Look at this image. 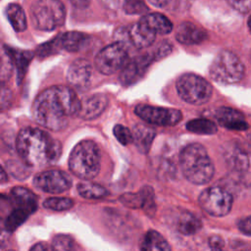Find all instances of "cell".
I'll return each mask as SVG.
<instances>
[{
	"mask_svg": "<svg viewBox=\"0 0 251 251\" xmlns=\"http://www.w3.org/2000/svg\"><path fill=\"white\" fill-rule=\"evenodd\" d=\"M80 100L75 90L68 86H52L37 95L31 112L34 121L50 130L67 127L72 117L76 116Z\"/></svg>",
	"mask_w": 251,
	"mask_h": 251,
	"instance_id": "obj_1",
	"label": "cell"
},
{
	"mask_svg": "<svg viewBox=\"0 0 251 251\" xmlns=\"http://www.w3.org/2000/svg\"><path fill=\"white\" fill-rule=\"evenodd\" d=\"M16 148L22 160L31 167L53 164L62 152L61 143L37 127H25L20 130Z\"/></svg>",
	"mask_w": 251,
	"mask_h": 251,
	"instance_id": "obj_2",
	"label": "cell"
},
{
	"mask_svg": "<svg viewBox=\"0 0 251 251\" xmlns=\"http://www.w3.org/2000/svg\"><path fill=\"white\" fill-rule=\"evenodd\" d=\"M179 165L184 177L193 184L208 183L214 176V164L205 147L199 143H191L182 148Z\"/></svg>",
	"mask_w": 251,
	"mask_h": 251,
	"instance_id": "obj_3",
	"label": "cell"
},
{
	"mask_svg": "<svg viewBox=\"0 0 251 251\" xmlns=\"http://www.w3.org/2000/svg\"><path fill=\"white\" fill-rule=\"evenodd\" d=\"M69 168L75 176L83 180L94 178L101 168V152L98 145L92 140L77 143L70 155Z\"/></svg>",
	"mask_w": 251,
	"mask_h": 251,
	"instance_id": "obj_4",
	"label": "cell"
},
{
	"mask_svg": "<svg viewBox=\"0 0 251 251\" xmlns=\"http://www.w3.org/2000/svg\"><path fill=\"white\" fill-rule=\"evenodd\" d=\"M245 67L239 57L231 51L223 50L214 58L209 68L210 76L217 82L233 84L242 79Z\"/></svg>",
	"mask_w": 251,
	"mask_h": 251,
	"instance_id": "obj_5",
	"label": "cell"
},
{
	"mask_svg": "<svg viewBox=\"0 0 251 251\" xmlns=\"http://www.w3.org/2000/svg\"><path fill=\"white\" fill-rule=\"evenodd\" d=\"M35 28L51 31L61 26L66 19V8L60 0H37L30 10Z\"/></svg>",
	"mask_w": 251,
	"mask_h": 251,
	"instance_id": "obj_6",
	"label": "cell"
},
{
	"mask_svg": "<svg viewBox=\"0 0 251 251\" xmlns=\"http://www.w3.org/2000/svg\"><path fill=\"white\" fill-rule=\"evenodd\" d=\"M176 85L179 97L192 105H203L212 97L213 88L210 82L192 73L181 75L177 78Z\"/></svg>",
	"mask_w": 251,
	"mask_h": 251,
	"instance_id": "obj_7",
	"label": "cell"
},
{
	"mask_svg": "<svg viewBox=\"0 0 251 251\" xmlns=\"http://www.w3.org/2000/svg\"><path fill=\"white\" fill-rule=\"evenodd\" d=\"M128 53L124 42L118 41L101 49L95 57L96 70L106 75L121 70L127 62Z\"/></svg>",
	"mask_w": 251,
	"mask_h": 251,
	"instance_id": "obj_8",
	"label": "cell"
},
{
	"mask_svg": "<svg viewBox=\"0 0 251 251\" xmlns=\"http://www.w3.org/2000/svg\"><path fill=\"white\" fill-rule=\"evenodd\" d=\"M200 207L209 215L224 217L232 207L233 198L231 193L223 187L213 186L201 192L198 198Z\"/></svg>",
	"mask_w": 251,
	"mask_h": 251,
	"instance_id": "obj_9",
	"label": "cell"
},
{
	"mask_svg": "<svg viewBox=\"0 0 251 251\" xmlns=\"http://www.w3.org/2000/svg\"><path fill=\"white\" fill-rule=\"evenodd\" d=\"M135 114L149 125L160 126H172L181 121L182 114L177 109L156 107L139 104L134 109Z\"/></svg>",
	"mask_w": 251,
	"mask_h": 251,
	"instance_id": "obj_10",
	"label": "cell"
},
{
	"mask_svg": "<svg viewBox=\"0 0 251 251\" xmlns=\"http://www.w3.org/2000/svg\"><path fill=\"white\" fill-rule=\"evenodd\" d=\"M33 185L44 192L59 194L67 191L72 186V179L65 172L48 170L34 176Z\"/></svg>",
	"mask_w": 251,
	"mask_h": 251,
	"instance_id": "obj_11",
	"label": "cell"
},
{
	"mask_svg": "<svg viewBox=\"0 0 251 251\" xmlns=\"http://www.w3.org/2000/svg\"><path fill=\"white\" fill-rule=\"evenodd\" d=\"M92 79V65L85 59L75 60L69 67L67 80L70 85L76 90H86Z\"/></svg>",
	"mask_w": 251,
	"mask_h": 251,
	"instance_id": "obj_12",
	"label": "cell"
},
{
	"mask_svg": "<svg viewBox=\"0 0 251 251\" xmlns=\"http://www.w3.org/2000/svg\"><path fill=\"white\" fill-rule=\"evenodd\" d=\"M155 60L154 55L145 54L138 56L129 62L127 61L122 68L123 71L120 75V79L124 85H130L135 83L142 77L149 65Z\"/></svg>",
	"mask_w": 251,
	"mask_h": 251,
	"instance_id": "obj_13",
	"label": "cell"
},
{
	"mask_svg": "<svg viewBox=\"0 0 251 251\" xmlns=\"http://www.w3.org/2000/svg\"><path fill=\"white\" fill-rule=\"evenodd\" d=\"M109 104L108 97L103 93H96L80 102L77 115L83 120H93L99 117Z\"/></svg>",
	"mask_w": 251,
	"mask_h": 251,
	"instance_id": "obj_14",
	"label": "cell"
},
{
	"mask_svg": "<svg viewBox=\"0 0 251 251\" xmlns=\"http://www.w3.org/2000/svg\"><path fill=\"white\" fill-rule=\"evenodd\" d=\"M215 118L220 126L233 130H246L249 126L244 115L229 107H220L215 113Z\"/></svg>",
	"mask_w": 251,
	"mask_h": 251,
	"instance_id": "obj_15",
	"label": "cell"
},
{
	"mask_svg": "<svg viewBox=\"0 0 251 251\" xmlns=\"http://www.w3.org/2000/svg\"><path fill=\"white\" fill-rule=\"evenodd\" d=\"M128 41L137 49L149 47L156 38V33L141 20L131 25L127 31Z\"/></svg>",
	"mask_w": 251,
	"mask_h": 251,
	"instance_id": "obj_16",
	"label": "cell"
},
{
	"mask_svg": "<svg viewBox=\"0 0 251 251\" xmlns=\"http://www.w3.org/2000/svg\"><path fill=\"white\" fill-rule=\"evenodd\" d=\"M120 201L131 209L144 208L146 211H151V208L155 207L154 191L150 186H144L138 192L125 193L120 197Z\"/></svg>",
	"mask_w": 251,
	"mask_h": 251,
	"instance_id": "obj_17",
	"label": "cell"
},
{
	"mask_svg": "<svg viewBox=\"0 0 251 251\" xmlns=\"http://www.w3.org/2000/svg\"><path fill=\"white\" fill-rule=\"evenodd\" d=\"M176 38L185 45L199 44L207 39V32L193 23L183 22L176 28Z\"/></svg>",
	"mask_w": 251,
	"mask_h": 251,
	"instance_id": "obj_18",
	"label": "cell"
},
{
	"mask_svg": "<svg viewBox=\"0 0 251 251\" xmlns=\"http://www.w3.org/2000/svg\"><path fill=\"white\" fill-rule=\"evenodd\" d=\"M12 208H19L33 214L37 209V197L29 189L22 186L14 187L10 192Z\"/></svg>",
	"mask_w": 251,
	"mask_h": 251,
	"instance_id": "obj_19",
	"label": "cell"
},
{
	"mask_svg": "<svg viewBox=\"0 0 251 251\" xmlns=\"http://www.w3.org/2000/svg\"><path fill=\"white\" fill-rule=\"evenodd\" d=\"M134 144L141 153H147L150 150L152 141L156 135L155 129L144 124H136L131 131Z\"/></svg>",
	"mask_w": 251,
	"mask_h": 251,
	"instance_id": "obj_20",
	"label": "cell"
},
{
	"mask_svg": "<svg viewBox=\"0 0 251 251\" xmlns=\"http://www.w3.org/2000/svg\"><path fill=\"white\" fill-rule=\"evenodd\" d=\"M8 55L11 58L13 66L16 67L18 72V80H22L25 73L29 65V62L32 60L34 54L27 50H20L9 46H4Z\"/></svg>",
	"mask_w": 251,
	"mask_h": 251,
	"instance_id": "obj_21",
	"label": "cell"
},
{
	"mask_svg": "<svg viewBox=\"0 0 251 251\" xmlns=\"http://www.w3.org/2000/svg\"><path fill=\"white\" fill-rule=\"evenodd\" d=\"M226 164L236 172L244 173L249 169V158L246 152L237 147L236 145L232 146L231 148H228L226 150L225 155Z\"/></svg>",
	"mask_w": 251,
	"mask_h": 251,
	"instance_id": "obj_22",
	"label": "cell"
},
{
	"mask_svg": "<svg viewBox=\"0 0 251 251\" xmlns=\"http://www.w3.org/2000/svg\"><path fill=\"white\" fill-rule=\"evenodd\" d=\"M61 49L68 52L79 51L87 41L88 36L78 31H67L58 35Z\"/></svg>",
	"mask_w": 251,
	"mask_h": 251,
	"instance_id": "obj_23",
	"label": "cell"
},
{
	"mask_svg": "<svg viewBox=\"0 0 251 251\" xmlns=\"http://www.w3.org/2000/svg\"><path fill=\"white\" fill-rule=\"evenodd\" d=\"M156 34H168L173 30L172 22L164 15L151 13L144 15L141 19Z\"/></svg>",
	"mask_w": 251,
	"mask_h": 251,
	"instance_id": "obj_24",
	"label": "cell"
},
{
	"mask_svg": "<svg viewBox=\"0 0 251 251\" xmlns=\"http://www.w3.org/2000/svg\"><path fill=\"white\" fill-rule=\"evenodd\" d=\"M202 227L201 221L191 212H181L176 221V229L183 235H192Z\"/></svg>",
	"mask_w": 251,
	"mask_h": 251,
	"instance_id": "obj_25",
	"label": "cell"
},
{
	"mask_svg": "<svg viewBox=\"0 0 251 251\" xmlns=\"http://www.w3.org/2000/svg\"><path fill=\"white\" fill-rule=\"evenodd\" d=\"M140 249L147 251H169L172 248L160 232L156 230H148L140 242Z\"/></svg>",
	"mask_w": 251,
	"mask_h": 251,
	"instance_id": "obj_26",
	"label": "cell"
},
{
	"mask_svg": "<svg viewBox=\"0 0 251 251\" xmlns=\"http://www.w3.org/2000/svg\"><path fill=\"white\" fill-rule=\"evenodd\" d=\"M6 17L12 25L13 28L18 31H24L26 28V17L24 9L16 3L9 4L5 10Z\"/></svg>",
	"mask_w": 251,
	"mask_h": 251,
	"instance_id": "obj_27",
	"label": "cell"
},
{
	"mask_svg": "<svg viewBox=\"0 0 251 251\" xmlns=\"http://www.w3.org/2000/svg\"><path fill=\"white\" fill-rule=\"evenodd\" d=\"M77 192L80 196L87 199H99L105 197L108 194V191L105 187L89 181H81L78 183Z\"/></svg>",
	"mask_w": 251,
	"mask_h": 251,
	"instance_id": "obj_28",
	"label": "cell"
},
{
	"mask_svg": "<svg viewBox=\"0 0 251 251\" xmlns=\"http://www.w3.org/2000/svg\"><path fill=\"white\" fill-rule=\"evenodd\" d=\"M187 130L197 134H215L218 131L217 125L208 119H195L186 124Z\"/></svg>",
	"mask_w": 251,
	"mask_h": 251,
	"instance_id": "obj_29",
	"label": "cell"
},
{
	"mask_svg": "<svg viewBox=\"0 0 251 251\" xmlns=\"http://www.w3.org/2000/svg\"><path fill=\"white\" fill-rule=\"evenodd\" d=\"M74 206V201L66 197H50L43 202V207L53 211H66Z\"/></svg>",
	"mask_w": 251,
	"mask_h": 251,
	"instance_id": "obj_30",
	"label": "cell"
},
{
	"mask_svg": "<svg viewBox=\"0 0 251 251\" xmlns=\"http://www.w3.org/2000/svg\"><path fill=\"white\" fill-rule=\"evenodd\" d=\"M14 66L11 61L10 56L8 55L5 48L0 47V81L4 82L7 81L13 72Z\"/></svg>",
	"mask_w": 251,
	"mask_h": 251,
	"instance_id": "obj_31",
	"label": "cell"
},
{
	"mask_svg": "<svg viewBox=\"0 0 251 251\" xmlns=\"http://www.w3.org/2000/svg\"><path fill=\"white\" fill-rule=\"evenodd\" d=\"M61 45L59 41V37L56 36L55 38L51 39L50 41H47L41 45H39L36 49V55L40 58L48 57L50 55L57 54L61 51Z\"/></svg>",
	"mask_w": 251,
	"mask_h": 251,
	"instance_id": "obj_32",
	"label": "cell"
},
{
	"mask_svg": "<svg viewBox=\"0 0 251 251\" xmlns=\"http://www.w3.org/2000/svg\"><path fill=\"white\" fill-rule=\"evenodd\" d=\"M124 10L128 15H140L148 12L144 0H124Z\"/></svg>",
	"mask_w": 251,
	"mask_h": 251,
	"instance_id": "obj_33",
	"label": "cell"
},
{
	"mask_svg": "<svg viewBox=\"0 0 251 251\" xmlns=\"http://www.w3.org/2000/svg\"><path fill=\"white\" fill-rule=\"evenodd\" d=\"M53 250H73L75 248V241L72 236L67 234H58L52 240Z\"/></svg>",
	"mask_w": 251,
	"mask_h": 251,
	"instance_id": "obj_34",
	"label": "cell"
},
{
	"mask_svg": "<svg viewBox=\"0 0 251 251\" xmlns=\"http://www.w3.org/2000/svg\"><path fill=\"white\" fill-rule=\"evenodd\" d=\"M113 132L118 141L123 145L130 144L133 141L131 131L123 125H116L113 128Z\"/></svg>",
	"mask_w": 251,
	"mask_h": 251,
	"instance_id": "obj_35",
	"label": "cell"
},
{
	"mask_svg": "<svg viewBox=\"0 0 251 251\" xmlns=\"http://www.w3.org/2000/svg\"><path fill=\"white\" fill-rule=\"evenodd\" d=\"M13 100V92L12 90L4 84V82L0 81V111H4L8 109Z\"/></svg>",
	"mask_w": 251,
	"mask_h": 251,
	"instance_id": "obj_36",
	"label": "cell"
},
{
	"mask_svg": "<svg viewBox=\"0 0 251 251\" xmlns=\"http://www.w3.org/2000/svg\"><path fill=\"white\" fill-rule=\"evenodd\" d=\"M230 7L240 14H248L250 12V0H226Z\"/></svg>",
	"mask_w": 251,
	"mask_h": 251,
	"instance_id": "obj_37",
	"label": "cell"
},
{
	"mask_svg": "<svg viewBox=\"0 0 251 251\" xmlns=\"http://www.w3.org/2000/svg\"><path fill=\"white\" fill-rule=\"evenodd\" d=\"M172 51V45L169 42H162V44L158 47L156 52L153 54L155 60H159L165 56H167Z\"/></svg>",
	"mask_w": 251,
	"mask_h": 251,
	"instance_id": "obj_38",
	"label": "cell"
},
{
	"mask_svg": "<svg viewBox=\"0 0 251 251\" xmlns=\"http://www.w3.org/2000/svg\"><path fill=\"white\" fill-rule=\"evenodd\" d=\"M208 244H209L210 248H212L214 250H221L225 246V241H224L223 237H221L220 235H212L209 238Z\"/></svg>",
	"mask_w": 251,
	"mask_h": 251,
	"instance_id": "obj_39",
	"label": "cell"
},
{
	"mask_svg": "<svg viewBox=\"0 0 251 251\" xmlns=\"http://www.w3.org/2000/svg\"><path fill=\"white\" fill-rule=\"evenodd\" d=\"M238 228L241 232H243L245 235L250 236L251 235V225H250V217H246L244 219H241L238 224Z\"/></svg>",
	"mask_w": 251,
	"mask_h": 251,
	"instance_id": "obj_40",
	"label": "cell"
},
{
	"mask_svg": "<svg viewBox=\"0 0 251 251\" xmlns=\"http://www.w3.org/2000/svg\"><path fill=\"white\" fill-rule=\"evenodd\" d=\"M9 234H10V232L6 229V227L4 226L3 219L0 218V249L4 248L5 245L7 244Z\"/></svg>",
	"mask_w": 251,
	"mask_h": 251,
	"instance_id": "obj_41",
	"label": "cell"
},
{
	"mask_svg": "<svg viewBox=\"0 0 251 251\" xmlns=\"http://www.w3.org/2000/svg\"><path fill=\"white\" fill-rule=\"evenodd\" d=\"M30 250H32V251H48V250H53V248L51 245L40 242V243H36L35 245H33L30 248Z\"/></svg>",
	"mask_w": 251,
	"mask_h": 251,
	"instance_id": "obj_42",
	"label": "cell"
},
{
	"mask_svg": "<svg viewBox=\"0 0 251 251\" xmlns=\"http://www.w3.org/2000/svg\"><path fill=\"white\" fill-rule=\"evenodd\" d=\"M71 4H73L75 7L79 9H84L89 6L91 0H69Z\"/></svg>",
	"mask_w": 251,
	"mask_h": 251,
	"instance_id": "obj_43",
	"label": "cell"
},
{
	"mask_svg": "<svg viewBox=\"0 0 251 251\" xmlns=\"http://www.w3.org/2000/svg\"><path fill=\"white\" fill-rule=\"evenodd\" d=\"M149 2L157 8H164L171 2V0H149Z\"/></svg>",
	"mask_w": 251,
	"mask_h": 251,
	"instance_id": "obj_44",
	"label": "cell"
},
{
	"mask_svg": "<svg viewBox=\"0 0 251 251\" xmlns=\"http://www.w3.org/2000/svg\"><path fill=\"white\" fill-rule=\"evenodd\" d=\"M8 180V176L7 173L5 172V170L2 168V166L0 165V183L6 182Z\"/></svg>",
	"mask_w": 251,
	"mask_h": 251,
	"instance_id": "obj_45",
	"label": "cell"
}]
</instances>
